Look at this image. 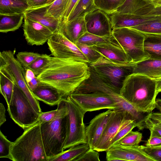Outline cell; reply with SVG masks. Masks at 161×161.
Instances as JSON below:
<instances>
[{
	"instance_id": "6da1fadb",
	"label": "cell",
	"mask_w": 161,
	"mask_h": 161,
	"mask_svg": "<svg viewBox=\"0 0 161 161\" xmlns=\"http://www.w3.org/2000/svg\"><path fill=\"white\" fill-rule=\"evenodd\" d=\"M90 75L87 63L72 58L52 57L47 68L37 77L41 82L58 90L66 98Z\"/></svg>"
},
{
	"instance_id": "7a4b0ae2",
	"label": "cell",
	"mask_w": 161,
	"mask_h": 161,
	"mask_svg": "<svg viewBox=\"0 0 161 161\" xmlns=\"http://www.w3.org/2000/svg\"><path fill=\"white\" fill-rule=\"evenodd\" d=\"M121 95L139 110L150 113L155 108L158 94L155 80L144 75L133 73L125 79Z\"/></svg>"
},
{
	"instance_id": "3957f363",
	"label": "cell",
	"mask_w": 161,
	"mask_h": 161,
	"mask_svg": "<svg viewBox=\"0 0 161 161\" xmlns=\"http://www.w3.org/2000/svg\"><path fill=\"white\" fill-rule=\"evenodd\" d=\"M13 161H47L39 122L25 130L11 147Z\"/></svg>"
},
{
	"instance_id": "277c9868",
	"label": "cell",
	"mask_w": 161,
	"mask_h": 161,
	"mask_svg": "<svg viewBox=\"0 0 161 161\" xmlns=\"http://www.w3.org/2000/svg\"><path fill=\"white\" fill-rule=\"evenodd\" d=\"M68 115L40 124L42 139L48 159L64 150L68 134Z\"/></svg>"
},
{
	"instance_id": "5b68a950",
	"label": "cell",
	"mask_w": 161,
	"mask_h": 161,
	"mask_svg": "<svg viewBox=\"0 0 161 161\" xmlns=\"http://www.w3.org/2000/svg\"><path fill=\"white\" fill-rule=\"evenodd\" d=\"M105 83L120 91L125 79L133 73L135 63H117L103 56L96 62L88 64Z\"/></svg>"
},
{
	"instance_id": "8992f818",
	"label": "cell",
	"mask_w": 161,
	"mask_h": 161,
	"mask_svg": "<svg viewBox=\"0 0 161 161\" xmlns=\"http://www.w3.org/2000/svg\"><path fill=\"white\" fill-rule=\"evenodd\" d=\"M111 36L123 49L130 63H136L148 58L144 50L143 33L125 27L113 29Z\"/></svg>"
},
{
	"instance_id": "52a82bcc",
	"label": "cell",
	"mask_w": 161,
	"mask_h": 161,
	"mask_svg": "<svg viewBox=\"0 0 161 161\" xmlns=\"http://www.w3.org/2000/svg\"><path fill=\"white\" fill-rule=\"evenodd\" d=\"M7 111L13 120L24 130L37 123L40 115L15 83Z\"/></svg>"
},
{
	"instance_id": "ba28073f",
	"label": "cell",
	"mask_w": 161,
	"mask_h": 161,
	"mask_svg": "<svg viewBox=\"0 0 161 161\" xmlns=\"http://www.w3.org/2000/svg\"><path fill=\"white\" fill-rule=\"evenodd\" d=\"M68 109V134L64 150L87 143L86 127L84 123L86 113L69 96L66 97Z\"/></svg>"
},
{
	"instance_id": "9c48e42d",
	"label": "cell",
	"mask_w": 161,
	"mask_h": 161,
	"mask_svg": "<svg viewBox=\"0 0 161 161\" xmlns=\"http://www.w3.org/2000/svg\"><path fill=\"white\" fill-rule=\"evenodd\" d=\"M0 67L3 68L13 78L15 84L23 91L31 105L39 114L42 112L39 102L29 88L25 77V69L11 50L0 53Z\"/></svg>"
},
{
	"instance_id": "30bf717a",
	"label": "cell",
	"mask_w": 161,
	"mask_h": 161,
	"mask_svg": "<svg viewBox=\"0 0 161 161\" xmlns=\"http://www.w3.org/2000/svg\"><path fill=\"white\" fill-rule=\"evenodd\" d=\"M47 42L48 48L53 57L72 58L88 64V60L76 45L58 31L53 33Z\"/></svg>"
},
{
	"instance_id": "8fae6325",
	"label": "cell",
	"mask_w": 161,
	"mask_h": 161,
	"mask_svg": "<svg viewBox=\"0 0 161 161\" xmlns=\"http://www.w3.org/2000/svg\"><path fill=\"white\" fill-rule=\"evenodd\" d=\"M106 152V159L108 161H155L139 149L137 146H130L115 144Z\"/></svg>"
},
{
	"instance_id": "7c38bea8",
	"label": "cell",
	"mask_w": 161,
	"mask_h": 161,
	"mask_svg": "<svg viewBox=\"0 0 161 161\" xmlns=\"http://www.w3.org/2000/svg\"><path fill=\"white\" fill-rule=\"evenodd\" d=\"M87 32L102 37H109L112 29L108 14L97 8L84 17Z\"/></svg>"
},
{
	"instance_id": "4fadbf2b",
	"label": "cell",
	"mask_w": 161,
	"mask_h": 161,
	"mask_svg": "<svg viewBox=\"0 0 161 161\" xmlns=\"http://www.w3.org/2000/svg\"><path fill=\"white\" fill-rule=\"evenodd\" d=\"M113 114L93 149L98 152L106 151L111 146L112 140L126 119L122 112L113 110Z\"/></svg>"
},
{
	"instance_id": "5bb4252c",
	"label": "cell",
	"mask_w": 161,
	"mask_h": 161,
	"mask_svg": "<svg viewBox=\"0 0 161 161\" xmlns=\"http://www.w3.org/2000/svg\"><path fill=\"white\" fill-rule=\"evenodd\" d=\"M24 35L27 43L40 46L47 42L53 32L47 27L25 15Z\"/></svg>"
},
{
	"instance_id": "9a60e30c",
	"label": "cell",
	"mask_w": 161,
	"mask_h": 161,
	"mask_svg": "<svg viewBox=\"0 0 161 161\" xmlns=\"http://www.w3.org/2000/svg\"><path fill=\"white\" fill-rule=\"evenodd\" d=\"M114 110L108 109L96 115L86 127L87 143L93 149L100 138Z\"/></svg>"
},
{
	"instance_id": "2e32d148",
	"label": "cell",
	"mask_w": 161,
	"mask_h": 161,
	"mask_svg": "<svg viewBox=\"0 0 161 161\" xmlns=\"http://www.w3.org/2000/svg\"><path fill=\"white\" fill-rule=\"evenodd\" d=\"M92 47L103 57L112 62L120 64L131 63L123 49L111 36L109 41L94 45Z\"/></svg>"
},
{
	"instance_id": "e0dca14e",
	"label": "cell",
	"mask_w": 161,
	"mask_h": 161,
	"mask_svg": "<svg viewBox=\"0 0 161 161\" xmlns=\"http://www.w3.org/2000/svg\"><path fill=\"white\" fill-rule=\"evenodd\" d=\"M58 31L75 44L79 38L87 32L84 17L77 18L70 21L62 19Z\"/></svg>"
},
{
	"instance_id": "ac0fdd59",
	"label": "cell",
	"mask_w": 161,
	"mask_h": 161,
	"mask_svg": "<svg viewBox=\"0 0 161 161\" xmlns=\"http://www.w3.org/2000/svg\"><path fill=\"white\" fill-rule=\"evenodd\" d=\"M112 29L131 27L141 24L158 16L142 15L134 14L115 12L109 15Z\"/></svg>"
},
{
	"instance_id": "d6986e66",
	"label": "cell",
	"mask_w": 161,
	"mask_h": 161,
	"mask_svg": "<svg viewBox=\"0 0 161 161\" xmlns=\"http://www.w3.org/2000/svg\"><path fill=\"white\" fill-rule=\"evenodd\" d=\"M32 92L37 100L50 105H58L63 98H65L58 90L41 82Z\"/></svg>"
},
{
	"instance_id": "ffe728a7",
	"label": "cell",
	"mask_w": 161,
	"mask_h": 161,
	"mask_svg": "<svg viewBox=\"0 0 161 161\" xmlns=\"http://www.w3.org/2000/svg\"><path fill=\"white\" fill-rule=\"evenodd\" d=\"M49 6L50 4L46 5L30 8L25 15L47 27L54 33L58 31L61 21L46 14Z\"/></svg>"
},
{
	"instance_id": "44dd1931",
	"label": "cell",
	"mask_w": 161,
	"mask_h": 161,
	"mask_svg": "<svg viewBox=\"0 0 161 161\" xmlns=\"http://www.w3.org/2000/svg\"><path fill=\"white\" fill-rule=\"evenodd\" d=\"M134 73L147 76L153 79L161 77V60L147 58L135 63Z\"/></svg>"
},
{
	"instance_id": "7402d4cb",
	"label": "cell",
	"mask_w": 161,
	"mask_h": 161,
	"mask_svg": "<svg viewBox=\"0 0 161 161\" xmlns=\"http://www.w3.org/2000/svg\"><path fill=\"white\" fill-rule=\"evenodd\" d=\"M143 34L144 50L148 58L161 60V34Z\"/></svg>"
},
{
	"instance_id": "603a6c76",
	"label": "cell",
	"mask_w": 161,
	"mask_h": 161,
	"mask_svg": "<svg viewBox=\"0 0 161 161\" xmlns=\"http://www.w3.org/2000/svg\"><path fill=\"white\" fill-rule=\"evenodd\" d=\"M25 13L0 14V32L7 33L14 31L21 26Z\"/></svg>"
},
{
	"instance_id": "cb8c5ba5",
	"label": "cell",
	"mask_w": 161,
	"mask_h": 161,
	"mask_svg": "<svg viewBox=\"0 0 161 161\" xmlns=\"http://www.w3.org/2000/svg\"><path fill=\"white\" fill-rule=\"evenodd\" d=\"M90 148L87 143L76 145L48 158L47 161H75Z\"/></svg>"
},
{
	"instance_id": "d4e9b609",
	"label": "cell",
	"mask_w": 161,
	"mask_h": 161,
	"mask_svg": "<svg viewBox=\"0 0 161 161\" xmlns=\"http://www.w3.org/2000/svg\"><path fill=\"white\" fill-rule=\"evenodd\" d=\"M29 9L27 0H0V14H25Z\"/></svg>"
},
{
	"instance_id": "484cf974",
	"label": "cell",
	"mask_w": 161,
	"mask_h": 161,
	"mask_svg": "<svg viewBox=\"0 0 161 161\" xmlns=\"http://www.w3.org/2000/svg\"><path fill=\"white\" fill-rule=\"evenodd\" d=\"M15 82L11 75L3 68L0 67V93L8 106L10 102Z\"/></svg>"
},
{
	"instance_id": "4316f807",
	"label": "cell",
	"mask_w": 161,
	"mask_h": 161,
	"mask_svg": "<svg viewBox=\"0 0 161 161\" xmlns=\"http://www.w3.org/2000/svg\"><path fill=\"white\" fill-rule=\"evenodd\" d=\"M97 8L94 0H79L66 20L70 21L77 18L84 17Z\"/></svg>"
},
{
	"instance_id": "83f0119b",
	"label": "cell",
	"mask_w": 161,
	"mask_h": 161,
	"mask_svg": "<svg viewBox=\"0 0 161 161\" xmlns=\"http://www.w3.org/2000/svg\"><path fill=\"white\" fill-rule=\"evenodd\" d=\"M68 114L66 98H64L58 105L56 109L47 112H42L38 122L40 124L60 118Z\"/></svg>"
},
{
	"instance_id": "f1b7e54d",
	"label": "cell",
	"mask_w": 161,
	"mask_h": 161,
	"mask_svg": "<svg viewBox=\"0 0 161 161\" xmlns=\"http://www.w3.org/2000/svg\"><path fill=\"white\" fill-rule=\"evenodd\" d=\"M132 28L146 34H161V16L146 21Z\"/></svg>"
},
{
	"instance_id": "f546056e",
	"label": "cell",
	"mask_w": 161,
	"mask_h": 161,
	"mask_svg": "<svg viewBox=\"0 0 161 161\" xmlns=\"http://www.w3.org/2000/svg\"><path fill=\"white\" fill-rule=\"evenodd\" d=\"M70 0H55L50 4L46 14L61 21Z\"/></svg>"
},
{
	"instance_id": "4dcf8cb0",
	"label": "cell",
	"mask_w": 161,
	"mask_h": 161,
	"mask_svg": "<svg viewBox=\"0 0 161 161\" xmlns=\"http://www.w3.org/2000/svg\"><path fill=\"white\" fill-rule=\"evenodd\" d=\"M149 4L144 0H125L115 12L134 14L137 11Z\"/></svg>"
},
{
	"instance_id": "1f68e13d",
	"label": "cell",
	"mask_w": 161,
	"mask_h": 161,
	"mask_svg": "<svg viewBox=\"0 0 161 161\" xmlns=\"http://www.w3.org/2000/svg\"><path fill=\"white\" fill-rule=\"evenodd\" d=\"M125 0H94L97 8L108 15L115 13Z\"/></svg>"
},
{
	"instance_id": "d6a6232c",
	"label": "cell",
	"mask_w": 161,
	"mask_h": 161,
	"mask_svg": "<svg viewBox=\"0 0 161 161\" xmlns=\"http://www.w3.org/2000/svg\"><path fill=\"white\" fill-rule=\"evenodd\" d=\"M51 57L47 54H41L27 69L32 70L37 76L47 68Z\"/></svg>"
},
{
	"instance_id": "836d02e7",
	"label": "cell",
	"mask_w": 161,
	"mask_h": 161,
	"mask_svg": "<svg viewBox=\"0 0 161 161\" xmlns=\"http://www.w3.org/2000/svg\"><path fill=\"white\" fill-rule=\"evenodd\" d=\"M110 37L100 36L87 32L79 38L76 43L93 46L109 41Z\"/></svg>"
},
{
	"instance_id": "e575fe53",
	"label": "cell",
	"mask_w": 161,
	"mask_h": 161,
	"mask_svg": "<svg viewBox=\"0 0 161 161\" xmlns=\"http://www.w3.org/2000/svg\"><path fill=\"white\" fill-rule=\"evenodd\" d=\"M75 44L88 60V64L96 62L102 56L92 46L78 43Z\"/></svg>"
},
{
	"instance_id": "d590c367",
	"label": "cell",
	"mask_w": 161,
	"mask_h": 161,
	"mask_svg": "<svg viewBox=\"0 0 161 161\" xmlns=\"http://www.w3.org/2000/svg\"><path fill=\"white\" fill-rule=\"evenodd\" d=\"M142 137L141 133L131 130L115 144L130 146H137L141 141Z\"/></svg>"
},
{
	"instance_id": "8d00e7d4",
	"label": "cell",
	"mask_w": 161,
	"mask_h": 161,
	"mask_svg": "<svg viewBox=\"0 0 161 161\" xmlns=\"http://www.w3.org/2000/svg\"><path fill=\"white\" fill-rule=\"evenodd\" d=\"M41 54L31 52H21L16 55V58L23 67L26 69Z\"/></svg>"
},
{
	"instance_id": "74e56055",
	"label": "cell",
	"mask_w": 161,
	"mask_h": 161,
	"mask_svg": "<svg viewBox=\"0 0 161 161\" xmlns=\"http://www.w3.org/2000/svg\"><path fill=\"white\" fill-rule=\"evenodd\" d=\"M134 14L145 16H161V0L145 6Z\"/></svg>"
},
{
	"instance_id": "f35d334b",
	"label": "cell",
	"mask_w": 161,
	"mask_h": 161,
	"mask_svg": "<svg viewBox=\"0 0 161 161\" xmlns=\"http://www.w3.org/2000/svg\"><path fill=\"white\" fill-rule=\"evenodd\" d=\"M136 126V124L134 121L130 120H126L112 140L111 145L115 144Z\"/></svg>"
},
{
	"instance_id": "ab89813d",
	"label": "cell",
	"mask_w": 161,
	"mask_h": 161,
	"mask_svg": "<svg viewBox=\"0 0 161 161\" xmlns=\"http://www.w3.org/2000/svg\"><path fill=\"white\" fill-rule=\"evenodd\" d=\"M13 142L8 140L0 131V157L11 159V149Z\"/></svg>"
},
{
	"instance_id": "60d3db41",
	"label": "cell",
	"mask_w": 161,
	"mask_h": 161,
	"mask_svg": "<svg viewBox=\"0 0 161 161\" xmlns=\"http://www.w3.org/2000/svg\"><path fill=\"white\" fill-rule=\"evenodd\" d=\"M25 69V80L29 88L32 92L37 87L41 81L31 69Z\"/></svg>"
},
{
	"instance_id": "b9f144b4",
	"label": "cell",
	"mask_w": 161,
	"mask_h": 161,
	"mask_svg": "<svg viewBox=\"0 0 161 161\" xmlns=\"http://www.w3.org/2000/svg\"><path fill=\"white\" fill-rule=\"evenodd\" d=\"M137 147L155 161H161V147H151L142 145H138Z\"/></svg>"
},
{
	"instance_id": "7bdbcfd3",
	"label": "cell",
	"mask_w": 161,
	"mask_h": 161,
	"mask_svg": "<svg viewBox=\"0 0 161 161\" xmlns=\"http://www.w3.org/2000/svg\"><path fill=\"white\" fill-rule=\"evenodd\" d=\"M98 152L90 148L75 161H100Z\"/></svg>"
},
{
	"instance_id": "ee69618b",
	"label": "cell",
	"mask_w": 161,
	"mask_h": 161,
	"mask_svg": "<svg viewBox=\"0 0 161 161\" xmlns=\"http://www.w3.org/2000/svg\"><path fill=\"white\" fill-rule=\"evenodd\" d=\"M155 108L159 112L150 113L147 118L153 123L161 125V99H156Z\"/></svg>"
},
{
	"instance_id": "f6af8a7d",
	"label": "cell",
	"mask_w": 161,
	"mask_h": 161,
	"mask_svg": "<svg viewBox=\"0 0 161 161\" xmlns=\"http://www.w3.org/2000/svg\"><path fill=\"white\" fill-rule=\"evenodd\" d=\"M150 132V137L146 142L145 146L151 147H161V136L152 131Z\"/></svg>"
},
{
	"instance_id": "bcb514c9",
	"label": "cell",
	"mask_w": 161,
	"mask_h": 161,
	"mask_svg": "<svg viewBox=\"0 0 161 161\" xmlns=\"http://www.w3.org/2000/svg\"><path fill=\"white\" fill-rule=\"evenodd\" d=\"M145 128L148 129L157 135L161 136V125L154 123L147 118L145 122Z\"/></svg>"
},
{
	"instance_id": "7dc6e473",
	"label": "cell",
	"mask_w": 161,
	"mask_h": 161,
	"mask_svg": "<svg viewBox=\"0 0 161 161\" xmlns=\"http://www.w3.org/2000/svg\"><path fill=\"white\" fill-rule=\"evenodd\" d=\"M79 0H70L63 15L62 19L67 20L70 13Z\"/></svg>"
},
{
	"instance_id": "c3c4849f",
	"label": "cell",
	"mask_w": 161,
	"mask_h": 161,
	"mask_svg": "<svg viewBox=\"0 0 161 161\" xmlns=\"http://www.w3.org/2000/svg\"><path fill=\"white\" fill-rule=\"evenodd\" d=\"M27 0L30 8H31L46 5L48 0Z\"/></svg>"
},
{
	"instance_id": "681fc988",
	"label": "cell",
	"mask_w": 161,
	"mask_h": 161,
	"mask_svg": "<svg viewBox=\"0 0 161 161\" xmlns=\"http://www.w3.org/2000/svg\"><path fill=\"white\" fill-rule=\"evenodd\" d=\"M6 120L5 109L3 104L0 103V126H1Z\"/></svg>"
},
{
	"instance_id": "f907efd6",
	"label": "cell",
	"mask_w": 161,
	"mask_h": 161,
	"mask_svg": "<svg viewBox=\"0 0 161 161\" xmlns=\"http://www.w3.org/2000/svg\"><path fill=\"white\" fill-rule=\"evenodd\" d=\"M156 89L157 93L158 94L161 92V77L156 79Z\"/></svg>"
},
{
	"instance_id": "816d5d0a",
	"label": "cell",
	"mask_w": 161,
	"mask_h": 161,
	"mask_svg": "<svg viewBox=\"0 0 161 161\" xmlns=\"http://www.w3.org/2000/svg\"><path fill=\"white\" fill-rule=\"evenodd\" d=\"M149 4H152L155 2L159 1L160 0H144Z\"/></svg>"
},
{
	"instance_id": "f5cc1de1",
	"label": "cell",
	"mask_w": 161,
	"mask_h": 161,
	"mask_svg": "<svg viewBox=\"0 0 161 161\" xmlns=\"http://www.w3.org/2000/svg\"><path fill=\"white\" fill-rule=\"evenodd\" d=\"M55 0H48L47 3L46 5H49L52 3Z\"/></svg>"
}]
</instances>
